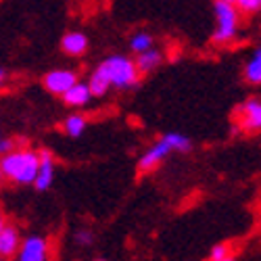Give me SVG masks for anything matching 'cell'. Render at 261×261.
Masks as SVG:
<instances>
[{
	"mask_svg": "<svg viewBox=\"0 0 261 261\" xmlns=\"http://www.w3.org/2000/svg\"><path fill=\"white\" fill-rule=\"evenodd\" d=\"M63 100L71 105V107H84V105H88V100L92 98V92L88 88V84H82V82H75L71 88H67L63 94Z\"/></svg>",
	"mask_w": 261,
	"mask_h": 261,
	"instance_id": "30bf717a",
	"label": "cell"
},
{
	"mask_svg": "<svg viewBox=\"0 0 261 261\" xmlns=\"http://www.w3.org/2000/svg\"><path fill=\"white\" fill-rule=\"evenodd\" d=\"M3 82H5V71L0 69V84H3Z\"/></svg>",
	"mask_w": 261,
	"mask_h": 261,
	"instance_id": "7402d4cb",
	"label": "cell"
},
{
	"mask_svg": "<svg viewBox=\"0 0 261 261\" xmlns=\"http://www.w3.org/2000/svg\"><path fill=\"white\" fill-rule=\"evenodd\" d=\"M98 261H102V259H98Z\"/></svg>",
	"mask_w": 261,
	"mask_h": 261,
	"instance_id": "d4e9b609",
	"label": "cell"
},
{
	"mask_svg": "<svg viewBox=\"0 0 261 261\" xmlns=\"http://www.w3.org/2000/svg\"><path fill=\"white\" fill-rule=\"evenodd\" d=\"M234 5L238 7V11H243V13L251 15V13H257V11H259L261 0H236Z\"/></svg>",
	"mask_w": 261,
	"mask_h": 261,
	"instance_id": "2e32d148",
	"label": "cell"
},
{
	"mask_svg": "<svg viewBox=\"0 0 261 261\" xmlns=\"http://www.w3.org/2000/svg\"><path fill=\"white\" fill-rule=\"evenodd\" d=\"M0 169L13 182L32 184L38 171V153L30 148H11L0 159Z\"/></svg>",
	"mask_w": 261,
	"mask_h": 261,
	"instance_id": "6da1fadb",
	"label": "cell"
},
{
	"mask_svg": "<svg viewBox=\"0 0 261 261\" xmlns=\"http://www.w3.org/2000/svg\"><path fill=\"white\" fill-rule=\"evenodd\" d=\"M17 261H48V241L42 236H30L21 241Z\"/></svg>",
	"mask_w": 261,
	"mask_h": 261,
	"instance_id": "277c9868",
	"label": "cell"
},
{
	"mask_svg": "<svg viewBox=\"0 0 261 261\" xmlns=\"http://www.w3.org/2000/svg\"><path fill=\"white\" fill-rule=\"evenodd\" d=\"M21 245V236L15 226H7L0 230V259H11L17 255V249Z\"/></svg>",
	"mask_w": 261,
	"mask_h": 261,
	"instance_id": "9c48e42d",
	"label": "cell"
},
{
	"mask_svg": "<svg viewBox=\"0 0 261 261\" xmlns=\"http://www.w3.org/2000/svg\"><path fill=\"white\" fill-rule=\"evenodd\" d=\"M215 19H217V28L213 32V40L217 44H228V42L236 38V32H238V9L232 3L217 0Z\"/></svg>",
	"mask_w": 261,
	"mask_h": 261,
	"instance_id": "3957f363",
	"label": "cell"
},
{
	"mask_svg": "<svg viewBox=\"0 0 261 261\" xmlns=\"http://www.w3.org/2000/svg\"><path fill=\"white\" fill-rule=\"evenodd\" d=\"M163 61V55L159 50H155L153 46L138 53V59H136V69L142 71V73H150L153 69H157Z\"/></svg>",
	"mask_w": 261,
	"mask_h": 261,
	"instance_id": "7c38bea8",
	"label": "cell"
},
{
	"mask_svg": "<svg viewBox=\"0 0 261 261\" xmlns=\"http://www.w3.org/2000/svg\"><path fill=\"white\" fill-rule=\"evenodd\" d=\"M224 3H232V5H234V3H236V0H224Z\"/></svg>",
	"mask_w": 261,
	"mask_h": 261,
	"instance_id": "cb8c5ba5",
	"label": "cell"
},
{
	"mask_svg": "<svg viewBox=\"0 0 261 261\" xmlns=\"http://www.w3.org/2000/svg\"><path fill=\"white\" fill-rule=\"evenodd\" d=\"M75 82H77V75L69 69H55V71L46 73V77H44L46 90H50L53 94H63L67 88H71Z\"/></svg>",
	"mask_w": 261,
	"mask_h": 261,
	"instance_id": "ba28073f",
	"label": "cell"
},
{
	"mask_svg": "<svg viewBox=\"0 0 261 261\" xmlns=\"http://www.w3.org/2000/svg\"><path fill=\"white\" fill-rule=\"evenodd\" d=\"M245 77H247V82H251V84H259V82H261V53H259V50H255V53H253V59L247 63Z\"/></svg>",
	"mask_w": 261,
	"mask_h": 261,
	"instance_id": "4fadbf2b",
	"label": "cell"
},
{
	"mask_svg": "<svg viewBox=\"0 0 261 261\" xmlns=\"http://www.w3.org/2000/svg\"><path fill=\"white\" fill-rule=\"evenodd\" d=\"M220 261H236V259H234L232 255H226V257H224V259H220Z\"/></svg>",
	"mask_w": 261,
	"mask_h": 261,
	"instance_id": "44dd1931",
	"label": "cell"
},
{
	"mask_svg": "<svg viewBox=\"0 0 261 261\" xmlns=\"http://www.w3.org/2000/svg\"><path fill=\"white\" fill-rule=\"evenodd\" d=\"M75 243L82 245V247H88V245L94 243V234H92L90 230H80V232L75 234Z\"/></svg>",
	"mask_w": 261,
	"mask_h": 261,
	"instance_id": "e0dca14e",
	"label": "cell"
},
{
	"mask_svg": "<svg viewBox=\"0 0 261 261\" xmlns=\"http://www.w3.org/2000/svg\"><path fill=\"white\" fill-rule=\"evenodd\" d=\"M226 255H230V247H228V245H217V247L211 249L209 259H211V261H220V259H224Z\"/></svg>",
	"mask_w": 261,
	"mask_h": 261,
	"instance_id": "ac0fdd59",
	"label": "cell"
},
{
	"mask_svg": "<svg viewBox=\"0 0 261 261\" xmlns=\"http://www.w3.org/2000/svg\"><path fill=\"white\" fill-rule=\"evenodd\" d=\"M96 71L109 82L111 88H132V86L138 82V69H136V63L129 61L125 57H111L107 59L102 65H98Z\"/></svg>",
	"mask_w": 261,
	"mask_h": 261,
	"instance_id": "7a4b0ae2",
	"label": "cell"
},
{
	"mask_svg": "<svg viewBox=\"0 0 261 261\" xmlns=\"http://www.w3.org/2000/svg\"><path fill=\"white\" fill-rule=\"evenodd\" d=\"M5 224H7V222H5V217H3V213H0V230H3V228H5Z\"/></svg>",
	"mask_w": 261,
	"mask_h": 261,
	"instance_id": "ffe728a7",
	"label": "cell"
},
{
	"mask_svg": "<svg viewBox=\"0 0 261 261\" xmlns=\"http://www.w3.org/2000/svg\"><path fill=\"white\" fill-rule=\"evenodd\" d=\"M5 180V173H3V169H0V182H3Z\"/></svg>",
	"mask_w": 261,
	"mask_h": 261,
	"instance_id": "603a6c76",
	"label": "cell"
},
{
	"mask_svg": "<svg viewBox=\"0 0 261 261\" xmlns=\"http://www.w3.org/2000/svg\"><path fill=\"white\" fill-rule=\"evenodd\" d=\"M236 117H238V123L245 132H257L261 127V102L259 98H249L245 100L236 111Z\"/></svg>",
	"mask_w": 261,
	"mask_h": 261,
	"instance_id": "5b68a950",
	"label": "cell"
},
{
	"mask_svg": "<svg viewBox=\"0 0 261 261\" xmlns=\"http://www.w3.org/2000/svg\"><path fill=\"white\" fill-rule=\"evenodd\" d=\"M86 129V119L82 115H69L67 119H65V132H67L69 136H82Z\"/></svg>",
	"mask_w": 261,
	"mask_h": 261,
	"instance_id": "5bb4252c",
	"label": "cell"
},
{
	"mask_svg": "<svg viewBox=\"0 0 261 261\" xmlns=\"http://www.w3.org/2000/svg\"><path fill=\"white\" fill-rule=\"evenodd\" d=\"M169 153H171V146H169V142L165 140V136H161V140H159L157 144L150 146L146 153L140 157V161H138L140 171H150V169H155V167H157Z\"/></svg>",
	"mask_w": 261,
	"mask_h": 261,
	"instance_id": "52a82bcc",
	"label": "cell"
},
{
	"mask_svg": "<svg viewBox=\"0 0 261 261\" xmlns=\"http://www.w3.org/2000/svg\"><path fill=\"white\" fill-rule=\"evenodd\" d=\"M55 180V161H53V155L48 150H42L38 153V171H36V178H34V186L38 190H46L50 188Z\"/></svg>",
	"mask_w": 261,
	"mask_h": 261,
	"instance_id": "8992f818",
	"label": "cell"
},
{
	"mask_svg": "<svg viewBox=\"0 0 261 261\" xmlns=\"http://www.w3.org/2000/svg\"><path fill=\"white\" fill-rule=\"evenodd\" d=\"M11 148H13V142H11V140H0V155L9 153Z\"/></svg>",
	"mask_w": 261,
	"mask_h": 261,
	"instance_id": "d6986e66",
	"label": "cell"
},
{
	"mask_svg": "<svg viewBox=\"0 0 261 261\" xmlns=\"http://www.w3.org/2000/svg\"><path fill=\"white\" fill-rule=\"evenodd\" d=\"M63 50L71 55V57H80L86 53V48H88V38H86L84 34L80 32H69L67 36H63Z\"/></svg>",
	"mask_w": 261,
	"mask_h": 261,
	"instance_id": "8fae6325",
	"label": "cell"
},
{
	"mask_svg": "<svg viewBox=\"0 0 261 261\" xmlns=\"http://www.w3.org/2000/svg\"><path fill=\"white\" fill-rule=\"evenodd\" d=\"M153 46V36L146 34V32H138L132 36V50L134 53H142L146 48Z\"/></svg>",
	"mask_w": 261,
	"mask_h": 261,
	"instance_id": "9a60e30c",
	"label": "cell"
}]
</instances>
